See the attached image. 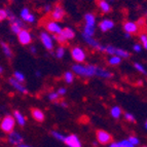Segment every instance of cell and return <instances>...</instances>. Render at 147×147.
<instances>
[{
  "mask_svg": "<svg viewBox=\"0 0 147 147\" xmlns=\"http://www.w3.org/2000/svg\"><path fill=\"white\" fill-rule=\"evenodd\" d=\"M120 62H121V58H119L117 56H112L110 59L108 60V63L110 65H118Z\"/></svg>",
  "mask_w": 147,
  "mask_h": 147,
  "instance_id": "obj_25",
  "label": "cell"
},
{
  "mask_svg": "<svg viewBox=\"0 0 147 147\" xmlns=\"http://www.w3.org/2000/svg\"><path fill=\"white\" fill-rule=\"evenodd\" d=\"M71 56L73 58L74 61H76L77 63H82L86 60V54L80 47H75L71 49Z\"/></svg>",
  "mask_w": 147,
  "mask_h": 147,
  "instance_id": "obj_4",
  "label": "cell"
},
{
  "mask_svg": "<svg viewBox=\"0 0 147 147\" xmlns=\"http://www.w3.org/2000/svg\"><path fill=\"white\" fill-rule=\"evenodd\" d=\"M82 37H84V39L86 40V43L90 44L92 47H94V49H100V51H103L104 52V47L100 45L97 40L94 39L93 36H88V35H86V34H82Z\"/></svg>",
  "mask_w": 147,
  "mask_h": 147,
  "instance_id": "obj_10",
  "label": "cell"
},
{
  "mask_svg": "<svg viewBox=\"0 0 147 147\" xmlns=\"http://www.w3.org/2000/svg\"><path fill=\"white\" fill-rule=\"evenodd\" d=\"M40 39H41L42 44H43L44 47H45L47 51H52V49H54L53 38L49 36L47 33H45V32H42V33H40Z\"/></svg>",
  "mask_w": 147,
  "mask_h": 147,
  "instance_id": "obj_6",
  "label": "cell"
},
{
  "mask_svg": "<svg viewBox=\"0 0 147 147\" xmlns=\"http://www.w3.org/2000/svg\"><path fill=\"white\" fill-rule=\"evenodd\" d=\"M8 81H9V84H11V86H13L16 90H18L19 92H21V93H23V94H27L28 93L27 88H25V86H23L21 82H19L18 80H16L13 77H10V78L8 79Z\"/></svg>",
  "mask_w": 147,
  "mask_h": 147,
  "instance_id": "obj_14",
  "label": "cell"
},
{
  "mask_svg": "<svg viewBox=\"0 0 147 147\" xmlns=\"http://www.w3.org/2000/svg\"><path fill=\"white\" fill-rule=\"evenodd\" d=\"M107 1H110V2H112V1H114V0H107Z\"/></svg>",
  "mask_w": 147,
  "mask_h": 147,
  "instance_id": "obj_50",
  "label": "cell"
},
{
  "mask_svg": "<svg viewBox=\"0 0 147 147\" xmlns=\"http://www.w3.org/2000/svg\"><path fill=\"white\" fill-rule=\"evenodd\" d=\"M118 143H119L120 147H135L132 143L129 142L127 140H123V141H120V142H118Z\"/></svg>",
  "mask_w": 147,
  "mask_h": 147,
  "instance_id": "obj_35",
  "label": "cell"
},
{
  "mask_svg": "<svg viewBox=\"0 0 147 147\" xmlns=\"http://www.w3.org/2000/svg\"><path fill=\"white\" fill-rule=\"evenodd\" d=\"M31 114H32V117L34 118V120H36L38 123H42V121L45 119L44 113L42 112L40 109H38V108H32Z\"/></svg>",
  "mask_w": 147,
  "mask_h": 147,
  "instance_id": "obj_13",
  "label": "cell"
},
{
  "mask_svg": "<svg viewBox=\"0 0 147 147\" xmlns=\"http://www.w3.org/2000/svg\"><path fill=\"white\" fill-rule=\"evenodd\" d=\"M140 40L142 41L143 47H144V49H147V36H146V34L140 35Z\"/></svg>",
  "mask_w": 147,
  "mask_h": 147,
  "instance_id": "obj_37",
  "label": "cell"
},
{
  "mask_svg": "<svg viewBox=\"0 0 147 147\" xmlns=\"http://www.w3.org/2000/svg\"><path fill=\"white\" fill-rule=\"evenodd\" d=\"M125 118L127 120V121H131V123H135V121H136L135 116L133 115V114H131V113L125 112Z\"/></svg>",
  "mask_w": 147,
  "mask_h": 147,
  "instance_id": "obj_33",
  "label": "cell"
},
{
  "mask_svg": "<svg viewBox=\"0 0 147 147\" xmlns=\"http://www.w3.org/2000/svg\"><path fill=\"white\" fill-rule=\"evenodd\" d=\"M18 147H31V146H29V145H26V144H22V143H21V144L18 145Z\"/></svg>",
  "mask_w": 147,
  "mask_h": 147,
  "instance_id": "obj_46",
  "label": "cell"
},
{
  "mask_svg": "<svg viewBox=\"0 0 147 147\" xmlns=\"http://www.w3.org/2000/svg\"><path fill=\"white\" fill-rule=\"evenodd\" d=\"M134 66H135V68L137 69L139 72H141V73H143V74H146V71H145L144 67H143L142 65H140L139 63H135L134 64Z\"/></svg>",
  "mask_w": 147,
  "mask_h": 147,
  "instance_id": "obj_36",
  "label": "cell"
},
{
  "mask_svg": "<svg viewBox=\"0 0 147 147\" xmlns=\"http://www.w3.org/2000/svg\"><path fill=\"white\" fill-rule=\"evenodd\" d=\"M95 75H98L100 77H103V78H110L112 77V73L103 68H98V67H96L95 68Z\"/></svg>",
  "mask_w": 147,
  "mask_h": 147,
  "instance_id": "obj_17",
  "label": "cell"
},
{
  "mask_svg": "<svg viewBox=\"0 0 147 147\" xmlns=\"http://www.w3.org/2000/svg\"><path fill=\"white\" fill-rule=\"evenodd\" d=\"M2 72H3V68H2L1 66H0V74L2 73Z\"/></svg>",
  "mask_w": 147,
  "mask_h": 147,
  "instance_id": "obj_49",
  "label": "cell"
},
{
  "mask_svg": "<svg viewBox=\"0 0 147 147\" xmlns=\"http://www.w3.org/2000/svg\"><path fill=\"white\" fill-rule=\"evenodd\" d=\"M109 147H120L119 143H111L110 145H109Z\"/></svg>",
  "mask_w": 147,
  "mask_h": 147,
  "instance_id": "obj_43",
  "label": "cell"
},
{
  "mask_svg": "<svg viewBox=\"0 0 147 147\" xmlns=\"http://www.w3.org/2000/svg\"><path fill=\"white\" fill-rule=\"evenodd\" d=\"M114 56H117L119 58H129L131 56L130 53L125 52L123 49H116L115 47V51H114Z\"/></svg>",
  "mask_w": 147,
  "mask_h": 147,
  "instance_id": "obj_22",
  "label": "cell"
},
{
  "mask_svg": "<svg viewBox=\"0 0 147 147\" xmlns=\"http://www.w3.org/2000/svg\"><path fill=\"white\" fill-rule=\"evenodd\" d=\"M24 21H26V22H28V23H33L35 21V17L32 15V13H29V15L24 19Z\"/></svg>",
  "mask_w": 147,
  "mask_h": 147,
  "instance_id": "obj_39",
  "label": "cell"
},
{
  "mask_svg": "<svg viewBox=\"0 0 147 147\" xmlns=\"http://www.w3.org/2000/svg\"><path fill=\"white\" fill-rule=\"evenodd\" d=\"M9 1H12V0H9Z\"/></svg>",
  "mask_w": 147,
  "mask_h": 147,
  "instance_id": "obj_51",
  "label": "cell"
},
{
  "mask_svg": "<svg viewBox=\"0 0 147 147\" xmlns=\"http://www.w3.org/2000/svg\"><path fill=\"white\" fill-rule=\"evenodd\" d=\"M60 104H61V105L63 106V107H65V108H66V107H68V104H67L66 102H60V103H59V105H60Z\"/></svg>",
  "mask_w": 147,
  "mask_h": 147,
  "instance_id": "obj_45",
  "label": "cell"
},
{
  "mask_svg": "<svg viewBox=\"0 0 147 147\" xmlns=\"http://www.w3.org/2000/svg\"><path fill=\"white\" fill-rule=\"evenodd\" d=\"M125 36L127 37V38H129V37H130V34H129V33H125Z\"/></svg>",
  "mask_w": 147,
  "mask_h": 147,
  "instance_id": "obj_48",
  "label": "cell"
},
{
  "mask_svg": "<svg viewBox=\"0 0 147 147\" xmlns=\"http://www.w3.org/2000/svg\"><path fill=\"white\" fill-rule=\"evenodd\" d=\"M143 147H146V146H143Z\"/></svg>",
  "mask_w": 147,
  "mask_h": 147,
  "instance_id": "obj_52",
  "label": "cell"
},
{
  "mask_svg": "<svg viewBox=\"0 0 147 147\" xmlns=\"http://www.w3.org/2000/svg\"><path fill=\"white\" fill-rule=\"evenodd\" d=\"M64 79H65V81H66L67 84H72V81H73L74 79V75L72 72H65V74H64Z\"/></svg>",
  "mask_w": 147,
  "mask_h": 147,
  "instance_id": "obj_24",
  "label": "cell"
},
{
  "mask_svg": "<svg viewBox=\"0 0 147 147\" xmlns=\"http://www.w3.org/2000/svg\"><path fill=\"white\" fill-rule=\"evenodd\" d=\"M13 78L16 79V80H18L19 82H24L25 81V76L23 75V73H21V72L19 71H16L15 74H13Z\"/></svg>",
  "mask_w": 147,
  "mask_h": 147,
  "instance_id": "obj_27",
  "label": "cell"
},
{
  "mask_svg": "<svg viewBox=\"0 0 147 147\" xmlns=\"http://www.w3.org/2000/svg\"><path fill=\"white\" fill-rule=\"evenodd\" d=\"M10 29H11V31L15 33V34H19L20 33V31L22 30V28L21 27H19L18 25H16V24H11V26H10Z\"/></svg>",
  "mask_w": 147,
  "mask_h": 147,
  "instance_id": "obj_34",
  "label": "cell"
},
{
  "mask_svg": "<svg viewBox=\"0 0 147 147\" xmlns=\"http://www.w3.org/2000/svg\"><path fill=\"white\" fill-rule=\"evenodd\" d=\"M64 142L66 143V145H68L69 147H82L78 137L76 135H73V134L65 137Z\"/></svg>",
  "mask_w": 147,
  "mask_h": 147,
  "instance_id": "obj_7",
  "label": "cell"
},
{
  "mask_svg": "<svg viewBox=\"0 0 147 147\" xmlns=\"http://www.w3.org/2000/svg\"><path fill=\"white\" fill-rule=\"evenodd\" d=\"M15 125H16V120H15V118H13V116L6 115L3 117L2 120H1L0 129H1L2 132H4V133H10L13 131Z\"/></svg>",
  "mask_w": 147,
  "mask_h": 147,
  "instance_id": "obj_2",
  "label": "cell"
},
{
  "mask_svg": "<svg viewBox=\"0 0 147 147\" xmlns=\"http://www.w3.org/2000/svg\"><path fill=\"white\" fill-rule=\"evenodd\" d=\"M64 16H65V11H64L63 8H62L60 5H56V7H55V9L51 12L49 17H51V19L54 21H62L63 20Z\"/></svg>",
  "mask_w": 147,
  "mask_h": 147,
  "instance_id": "obj_8",
  "label": "cell"
},
{
  "mask_svg": "<svg viewBox=\"0 0 147 147\" xmlns=\"http://www.w3.org/2000/svg\"><path fill=\"white\" fill-rule=\"evenodd\" d=\"M95 33V28L92 26H86L84 29V34L88 35V36H93Z\"/></svg>",
  "mask_w": 147,
  "mask_h": 147,
  "instance_id": "obj_26",
  "label": "cell"
},
{
  "mask_svg": "<svg viewBox=\"0 0 147 147\" xmlns=\"http://www.w3.org/2000/svg\"><path fill=\"white\" fill-rule=\"evenodd\" d=\"M51 8H52V5L47 4V5H45L44 9H45V11H49V10H51Z\"/></svg>",
  "mask_w": 147,
  "mask_h": 147,
  "instance_id": "obj_44",
  "label": "cell"
},
{
  "mask_svg": "<svg viewBox=\"0 0 147 147\" xmlns=\"http://www.w3.org/2000/svg\"><path fill=\"white\" fill-rule=\"evenodd\" d=\"M96 137H97V140L100 144H108L109 142L112 141V136L109 134L108 132L104 130H98L96 132Z\"/></svg>",
  "mask_w": 147,
  "mask_h": 147,
  "instance_id": "obj_3",
  "label": "cell"
},
{
  "mask_svg": "<svg viewBox=\"0 0 147 147\" xmlns=\"http://www.w3.org/2000/svg\"><path fill=\"white\" fill-rule=\"evenodd\" d=\"M58 94H59V96L65 95V94H66V88H59V91H58Z\"/></svg>",
  "mask_w": 147,
  "mask_h": 147,
  "instance_id": "obj_42",
  "label": "cell"
},
{
  "mask_svg": "<svg viewBox=\"0 0 147 147\" xmlns=\"http://www.w3.org/2000/svg\"><path fill=\"white\" fill-rule=\"evenodd\" d=\"M65 55V49H64L63 47H60L59 49H57V53H56V56L58 59H62Z\"/></svg>",
  "mask_w": 147,
  "mask_h": 147,
  "instance_id": "obj_28",
  "label": "cell"
},
{
  "mask_svg": "<svg viewBox=\"0 0 147 147\" xmlns=\"http://www.w3.org/2000/svg\"><path fill=\"white\" fill-rule=\"evenodd\" d=\"M53 136H54L55 138H56L57 140H60V141H64V139H65V136L63 135V134H61V133L59 132H56V131H54V132L52 133Z\"/></svg>",
  "mask_w": 147,
  "mask_h": 147,
  "instance_id": "obj_30",
  "label": "cell"
},
{
  "mask_svg": "<svg viewBox=\"0 0 147 147\" xmlns=\"http://www.w3.org/2000/svg\"><path fill=\"white\" fill-rule=\"evenodd\" d=\"M13 116H15V120H17L18 123L21 125V127H24L25 123H26V118L24 117L22 113L20 112L19 110H15L13 111Z\"/></svg>",
  "mask_w": 147,
  "mask_h": 147,
  "instance_id": "obj_19",
  "label": "cell"
},
{
  "mask_svg": "<svg viewBox=\"0 0 147 147\" xmlns=\"http://www.w3.org/2000/svg\"><path fill=\"white\" fill-rule=\"evenodd\" d=\"M97 4H98L99 8H100L104 13H109V12H111V10H112L110 7V5H109V3H108L106 0H97Z\"/></svg>",
  "mask_w": 147,
  "mask_h": 147,
  "instance_id": "obj_16",
  "label": "cell"
},
{
  "mask_svg": "<svg viewBox=\"0 0 147 147\" xmlns=\"http://www.w3.org/2000/svg\"><path fill=\"white\" fill-rule=\"evenodd\" d=\"M30 13V11H29V9H28L27 7H25V8H23L22 9V11H21V17H22V19L24 20L25 18L27 17L28 15Z\"/></svg>",
  "mask_w": 147,
  "mask_h": 147,
  "instance_id": "obj_40",
  "label": "cell"
},
{
  "mask_svg": "<svg viewBox=\"0 0 147 147\" xmlns=\"http://www.w3.org/2000/svg\"><path fill=\"white\" fill-rule=\"evenodd\" d=\"M123 30L129 34H136L139 30L138 25L134 22H125L123 24Z\"/></svg>",
  "mask_w": 147,
  "mask_h": 147,
  "instance_id": "obj_9",
  "label": "cell"
},
{
  "mask_svg": "<svg viewBox=\"0 0 147 147\" xmlns=\"http://www.w3.org/2000/svg\"><path fill=\"white\" fill-rule=\"evenodd\" d=\"M6 18H7V12H6V10L0 9V22L4 21Z\"/></svg>",
  "mask_w": 147,
  "mask_h": 147,
  "instance_id": "obj_38",
  "label": "cell"
},
{
  "mask_svg": "<svg viewBox=\"0 0 147 147\" xmlns=\"http://www.w3.org/2000/svg\"><path fill=\"white\" fill-rule=\"evenodd\" d=\"M30 49H31V52L33 53V54H34V53H36V49H35L34 47H30Z\"/></svg>",
  "mask_w": 147,
  "mask_h": 147,
  "instance_id": "obj_47",
  "label": "cell"
},
{
  "mask_svg": "<svg viewBox=\"0 0 147 147\" xmlns=\"http://www.w3.org/2000/svg\"><path fill=\"white\" fill-rule=\"evenodd\" d=\"M59 94L58 93H55V92H52V93L49 95V99L51 101H54V102H57V100L59 99Z\"/></svg>",
  "mask_w": 147,
  "mask_h": 147,
  "instance_id": "obj_32",
  "label": "cell"
},
{
  "mask_svg": "<svg viewBox=\"0 0 147 147\" xmlns=\"http://www.w3.org/2000/svg\"><path fill=\"white\" fill-rule=\"evenodd\" d=\"M60 34H61L66 40L73 39L74 36H75L74 31L72 29H70V28H64V29H62V32L60 33Z\"/></svg>",
  "mask_w": 147,
  "mask_h": 147,
  "instance_id": "obj_18",
  "label": "cell"
},
{
  "mask_svg": "<svg viewBox=\"0 0 147 147\" xmlns=\"http://www.w3.org/2000/svg\"><path fill=\"white\" fill-rule=\"evenodd\" d=\"M0 45H1V47H2L5 56L7 57V58H11V57H12V52H11V49H10V47H8V44L5 43V42H3V41H1Z\"/></svg>",
  "mask_w": 147,
  "mask_h": 147,
  "instance_id": "obj_21",
  "label": "cell"
},
{
  "mask_svg": "<svg viewBox=\"0 0 147 147\" xmlns=\"http://www.w3.org/2000/svg\"><path fill=\"white\" fill-rule=\"evenodd\" d=\"M8 141H9L11 144L13 145H19L22 143L23 141V137L17 132H10L9 133V136H8Z\"/></svg>",
  "mask_w": 147,
  "mask_h": 147,
  "instance_id": "obj_12",
  "label": "cell"
},
{
  "mask_svg": "<svg viewBox=\"0 0 147 147\" xmlns=\"http://www.w3.org/2000/svg\"><path fill=\"white\" fill-rule=\"evenodd\" d=\"M133 49H134V51H135V52L139 53L140 51L142 49V47H141V45H140V44H135V45L133 47Z\"/></svg>",
  "mask_w": 147,
  "mask_h": 147,
  "instance_id": "obj_41",
  "label": "cell"
},
{
  "mask_svg": "<svg viewBox=\"0 0 147 147\" xmlns=\"http://www.w3.org/2000/svg\"><path fill=\"white\" fill-rule=\"evenodd\" d=\"M127 141L130 143H132L134 146H136V145L139 144V139H138L137 137H135V136H131V137H129V139H127Z\"/></svg>",
  "mask_w": 147,
  "mask_h": 147,
  "instance_id": "obj_31",
  "label": "cell"
},
{
  "mask_svg": "<svg viewBox=\"0 0 147 147\" xmlns=\"http://www.w3.org/2000/svg\"><path fill=\"white\" fill-rule=\"evenodd\" d=\"M18 39L20 41L21 44L23 45H27V44H30L32 42V37L30 32L27 31L26 29H22L20 31V33L18 34Z\"/></svg>",
  "mask_w": 147,
  "mask_h": 147,
  "instance_id": "obj_5",
  "label": "cell"
},
{
  "mask_svg": "<svg viewBox=\"0 0 147 147\" xmlns=\"http://www.w3.org/2000/svg\"><path fill=\"white\" fill-rule=\"evenodd\" d=\"M114 27V22L111 20H103L99 24V28L102 32H107L108 30L112 29Z\"/></svg>",
  "mask_w": 147,
  "mask_h": 147,
  "instance_id": "obj_15",
  "label": "cell"
},
{
  "mask_svg": "<svg viewBox=\"0 0 147 147\" xmlns=\"http://www.w3.org/2000/svg\"><path fill=\"white\" fill-rule=\"evenodd\" d=\"M45 28L49 32L55 33V34H60L62 32V28L60 27V25H58L56 22H52V21L45 24Z\"/></svg>",
  "mask_w": 147,
  "mask_h": 147,
  "instance_id": "obj_11",
  "label": "cell"
},
{
  "mask_svg": "<svg viewBox=\"0 0 147 147\" xmlns=\"http://www.w3.org/2000/svg\"><path fill=\"white\" fill-rule=\"evenodd\" d=\"M121 109H120V107H118V106H114V107L111 109V115L113 116L114 118H119V116L121 115Z\"/></svg>",
  "mask_w": 147,
  "mask_h": 147,
  "instance_id": "obj_23",
  "label": "cell"
},
{
  "mask_svg": "<svg viewBox=\"0 0 147 147\" xmlns=\"http://www.w3.org/2000/svg\"><path fill=\"white\" fill-rule=\"evenodd\" d=\"M54 39H56L57 41L59 42L60 44H62V45H64V44H65V41H66V39H65L61 34H56L54 36Z\"/></svg>",
  "mask_w": 147,
  "mask_h": 147,
  "instance_id": "obj_29",
  "label": "cell"
},
{
  "mask_svg": "<svg viewBox=\"0 0 147 147\" xmlns=\"http://www.w3.org/2000/svg\"><path fill=\"white\" fill-rule=\"evenodd\" d=\"M95 66L93 65H88V66H82L79 64H76L72 66V70L75 74H78L80 76H93L95 75Z\"/></svg>",
  "mask_w": 147,
  "mask_h": 147,
  "instance_id": "obj_1",
  "label": "cell"
},
{
  "mask_svg": "<svg viewBox=\"0 0 147 147\" xmlns=\"http://www.w3.org/2000/svg\"><path fill=\"white\" fill-rule=\"evenodd\" d=\"M84 20H86V26H92L94 27V25H95V16L92 15V13H86V17H84Z\"/></svg>",
  "mask_w": 147,
  "mask_h": 147,
  "instance_id": "obj_20",
  "label": "cell"
}]
</instances>
